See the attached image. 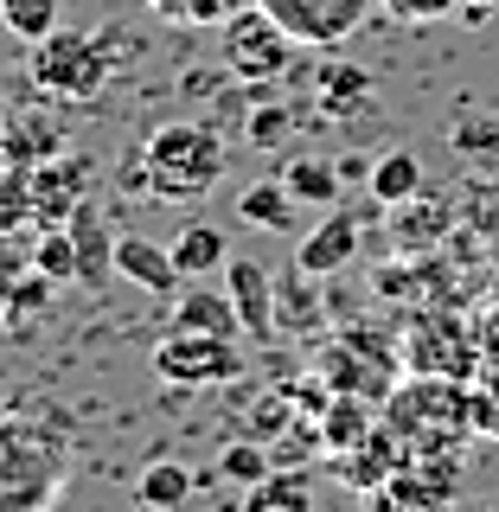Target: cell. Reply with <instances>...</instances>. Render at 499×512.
I'll list each match as a JSON object with an SVG mask.
<instances>
[{
  "instance_id": "cell-1",
  "label": "cell",
  "mask_w": 499,
  "mask_h": 512,
  "mask_svg": "<svg viewBox=\"0 0 499 512\" xmlns=\"http://www.w3.org/2000/svg\"><path fill=\"white\" fill-rule=\"evenodd\" d=\"M378 423L404 442V455H461V442H474V391L468 378H423L404 372L391 384V397L378 404Z\"/></svg>"
},
{
  "instance_id": "cell-2",
  "label": "cell",
  "mask_w": 499,
  "mask_h": 512,
  "mask_svg": "<svg viewBox=\"0 0 499 512\" xmlns=\"http://www.w3.org/2000/svg\"><path fill=\"white\" fill-rule=\"evenodd\" d=\"M224 135L212 122H160L148 141H141V154L122 167V180L135 192H154V199H205L218 180H224Z\"/></svg>"
},
{
  "instance_id": "cell-3",
  "label": "cell",
  "mask_w": 499,
  "mask_h": 512,
  "mask_svg": "<svg viewBox=\"0 0 499 512\" xmlns=\"http://www.w3.org/2000/svg\"><path fill=\"white\" fill-rule=\"evenodd\" d=\"M109 71H116L109 32H77V26H58L26 58V77L45 103H96L109 90Z\"/></svg>"
},
{
  "instance_id": "cell-4",
  "label": "cell",
  "mask_w": 499,
  "mask_h": 512,
  "mask_svg": "<svg viewBox=\"0 0 499 512\" xmlns=\"http://www.w3.org/2000/svg\"><path fill=\"white\" fill-rule=\"evenodd\" d=\"M397 359H404V372H423V378H474L487 365L480 320H468L455 301H423L404 327V340H397Z\"/></svg>"
},
{
  "instance_id": "cell-5",
  "label": "cell",
  "mask_w": 499,
  "mask_h": 512,
  "mask_svg": "<svg viewBox=\"0 0 499 512\" xmlns=\"http://www.w3.org/2000/svg\"><path fill=\"white\" fill-rule=\"evenodd\" d=\"M154 372L180 391H205V384H231L244 378V346L218 340V333H160L154 340Z\"/></svg>"
},
{
  "instance_id": "cell-6",
  "label": "cell",
  "mask_w": 499,
  "mask_h": 512,
  "mask_svg": "<svg viewBox=\"0 0 499 512\" xmlns=\"http://www.w3.org/2000/svg\"><path fill=\"white\" fill-rule=\"evenodd\" d=\"M455 493H461V461L455 455H416L384 480V487L359 493V512H448Z\"/></svg>"
},
{
  "instance_id": "cell-7",
  "label": "cell",
  "mask_w": 499,
  "mask_h": 512,
  "mask_svg": "<svg viewBox=\"0 0 499 512\" xmlns=\"http://www.w3.org/2000/svg\"><path fill=\"white\" fill-rule=\"evenodd\" d=\"M301 52H340V45L378 13V0H256Z\"/></svg>"
},
{
  "instance_id": "cell-8",
  "label": "cell",
  "mask_w": 499,
  "mask_h": 512,
  "mask_svg": "<svg viewBox=\"0 0 499 512\" xmlns=\"http://www.w3.org/2000/svg\"><path fill=\"white\" fill-rule=\"evenodd\" d=\"M218 32H224V71L244 77V84H276L288 64H295V52H301V45L288 39L263 7H244L237 20H224Z\"/></svg>"
},
{
  "instance_id": "cell-9",
  "label": "cell",
  "mask_w": 499,
  "mask_h": 512,
  "mask_svg": "<svg viewBox=\"0 0 499 512\" xmlns=\"http://www.w3.org/2000/svg\"><path fill=\"white\" fill-rule=\"evenodd\" d=\"M384 231H391L397 256H429V250L455 244L461 205H455V199H429V192H416V199H404V205H384Z\"/></svg>"
},
{
  "instance_id": "cell-10",
  "label": "cell",
  "mask_w": 499,
  "mask_h": 512,
  "mask_svg": "<svg viewBox=\"0 0 499 512\" xmlns=\"http://www.w3.org/2000/svg\"><path fill=\"white\" fill-rule=\"evenodd\" d=\"M352 256H359V212L333 205V212L320 218L314 231H301V244H295V269H301V276H333V269H346Z\"/></svg>"
},
{
  "instance_id": "cell-11",
  "label": "cell",
  "mask_w": 499,
  "mask_h": 512,
  "mask_svg": "<svg viewBox=\"0 0 499 512\" xmlns=\"http://www.w3.org/2000/svg\"><path fill=\"white\" fill-rule=\"evenodd\" d=\"M404 461H410V455H404V442H397L384 423H372L352 448H340V455H333V474H340L352 493H372V487H384V480L404 468Z\"/></svg>"
},
{
  "instance_id": "cell-12",
  "label": "cell",
  "mask_w": 499,
  "mask_h": 512,
  "mask_svg": "<svg viewBox=\"0 0 499 512\" xmlns=\"http://www.w3.org/2000/svg\"><path fill=\"white\" fill-rule=\"evenodd\" d=\"M224 295L237 301L244 340L263 346L269 333H276V282L263 276V263H250V256H231V263H224Z\"/></svg>"
},
{
  "instance_id": "cell-13",
  "label": "cell",
  "mask_w": 499,
  "mask_h": 512,
  "mask_svg": "<svg viewBox=\"0 0 499 512\" xmlns=\"http://www.w3.org/2000/svg\"><path fill=\"white\" fill-rule=\"evenodd\" d=\"M84 186H90V160L84 154H58L32 173V218L52 224V218H71L84 205Z\"/></svg>"
},
{
  "instance_id": "cell-14",
  "label": "cell",
  "mask_w": 499,
  "mask_h": 512,
  "mask_svg": "<svg viewBox=\"0 0 499 512\" xmlns=\"http://www.w3.org/2000/svg\"><path fill=\"white\" fill-rule=\"evenodd\" d=\"M448 148L461 154V167H468V173L499 180V116H493V109L455 103V116H448Z\"/></svg>"
},
{
  "instance_id": "cell-15",
  "label": "cell",
  "mask_w": 499,
  "mask_h": 512,
  "mask_svg": "<svg viewBox=\"0 0 499 512\" xmlns=\"http://www.w3.org/2000/svg\"><path fill=\"white\" fill-rule=\"evenodd\" d=\"M167 327L173 333H218V340H237V333H244V320H237V301L231 295H218L212 282H199V288H186V295L173 301Z\"/></svg>"
},
{
  "instance_id": "cell-16",
  "label": "cell",
  "mask_w": 499,
  "mask_h": 512,
  "mask_svg": "<svg viewBox=\"0 0 499 512\" xmlns=\"http://www.w3.org/2000/svg\"><path fill=\"white\" fill-rule=\"evenodd\" d=\"M237 218L244 224H263V231L276 237H295L301 231V212H295V192H288V180H256L237 192Z\"/></svg>"
},
{
  "instance_id": "cell-17",
  "label": "cell",
  "mask_w": 499,
  "mask_h": 512,
  "mask_svg": "<svg viewBox=\"0 0 499 512\" xmlns=\"http://www.w3.org/2000/svg\"><path fill=\"white\" fill-rule=\"evenodd\" d=\"M237 512H314V480L301 468H269L256 487H244Z\"/></svg>"
},
{
  "instance_id": "cell-18",
  "label": "cell",
  "mask_w": 499,
  "mask_h": 512,
  "mask_svg": "<svg viewBox=\"0 0 499 512\" xmlns=\"http://www.w3.org/2000/svg\"><path fill=\"white\" fill-rule=\"evenodd\" d=\"M167 250H173V269H180V276H199V282H212L218 269L231 263V244H224L218 224H186Z\"/></svg>"
},
{
  "instance_id": "cell-19",
  "label": "cell",
  "mask_w": 499,
  "mask_h": 512,
  "mask_svg": "<svg viewBox=\"0 0 499 512\" xmlns=\"http://www.w3.org/2000/svg\"><path fill=\"white\" fill-rule=\"evenodd\" d=\"M116 269L128 282H141V288H154V295H173V282H180V269H173V250H154L148 237H116Z\"/></svg>"
},
{
  "instance_id": "cell-20",
  "label": "cell",
  "mask_w": 499,
  "mask_h": 512,
  "mask_svg": "<svg viewBox=\"0 0 499 512\" xmlns=\"http://www.w3.org/2000/svg\"><path fill=\"white\" fill-rule=\"evenodd\" d=\"M314 96H320V109H327L333 122H346V116H359V103H372V77L352 71V64H320Z\"/></svg>"
},
{
  "instance_id": "cell-21",
  "label": "cell",
  "mask_w": 499,
  "mask_h": 512,
  "mask_svg": "<svg viewBox=\"0 0 499 512\" xmlns=\"http://www.w3.org/2000/svg\"><path fill=\"white\" fill-rule=\"evenodd\" d=\"M365 186H372V199L378 205H404L423 192V167H416V154L410 148H384L372 160V173H365Z\"/></svg>"
},
{
  "instance_id": "cell-22",
  "label": "cell",
  "mask_w": 499,
  "mask_h": 512,
  "mask_svg": "<svg viewBox=\"0 0 499 512\" xmlns=\"http://www.w3.org/2000/svg\"><path fill=\"white\" fill-rule=\"evenodd\" d=\"M0 26L20 45H39L64 26V0H0Z\"/></svg>"
},
{
  "instance_id": "cell-23",
  "label": "cell",
  "mask_w": 499,
  "mask_h": 512,
  "mask_svg": "<svg viewBox=\"0 0 499 512\" xmlns=\"http://www.w3.org/2000/svg\"><path fill=\"white\" fill-rule=\"evenodd\" d=\"M141 506H154V512H180L192 500V474H186V461H154L148 474H141Z\"/></svg>"
},
{
  "instance_id": "cell-24",
  "label": "cell",
  "mask_w": 499,
  "mask_h": 512,
  "mask_svg": "<svg viewBox=\"0 0 499 512\" xmlns=\"http://www.w3.org/2000/svg\"><path fill=\"white\" fill-rule=\"evenodd\" d=\"M461 218H468L474 237H487V244H499V180H487V173H474L468 192H455Z\"/></svg>"
},
{
  "instance_id": "cell-25",
  "label": "cell",
  "mask_w": 499,
  "mask_h": 512,
  "mask_svg": "<svg viewBox=\"0 0 499 512\" xmlns=\"http://www.w3.org/2000/svg\"><path fill=\"white\" fill-rule=\"evenodd\" d=\"M288 192H295V205H340V167H327V160H295L288 167Z\"/></svg>"
},
{
  "instance_id": "cell-26",
  "label": "cell",
  "mask_w": 499,
  "mask_h": 512,
  "mask_svg": "<svg viewBox=\"0 0 499 512\" xmlns=\"http://www.w3.org/2000/svg\"><path fill=\"white\" fill-rule=\"evenodd\" d=\"M148 7L160 20H173V26H224L244 7H256V0H148Z\"/></svg>"
},
{
  "instance_id": "cell-27",
  "label": "cell",
  "mask_w": 499,
  "mask_h": 512,
  "mask_svg": "<svg viewBox=\"0 0 499 512\" xmlns=\"http://www.w3.org/2000/svg\"><path fill=\"white\" fill-rule=\"evenodd\" d=\"M468 391H474V436L499 442V359L480 365V372L468 378Z\"/></svg>"
},
{
  "instance_id": "cell-28",
  "label": "cell",
  "mask_w": 499,
  "mask_h": 512,
  "mask_svg": "<svg viewBox=\"0 0 499 512\" xmlns=\"http://www.w3.org/2000/svg\"><path fill=\"white\" fill-rule=\"evenodd\" d=\"M32 218V173H0V237Z\"/></svg>"
},
{
  "instance_id": "cell-29",
  "label": "cell",
  "mask_w": 499,
  "mask_h": 512,
  "mask_svg": "<svg viewBox=\"0 0 499 512\" xmlns=\"http://www.w3.org/2000/svg\"><path fill=\"white\" fill-rule=\"evenodd\" d=\"M224 474L231 480H244V487H256V480H263L269 468H276V455H269V448H256V442H231L224 448V461H218Z\"/></svg>"
},
{
  "instance_id": "cell-30",
  "label": "cell",
  "mask_w": 499,
  "mask_h": 512,
  "mask_svg": "<svg viewBox=\"0 0 499 512\" xmlns=\"http://www.w3.org/2000/svg\"><path fill=\"white\" fill-rule=\"evenodd\" d=\"M288 135H295V109H288V103H263L250 116V141H256V148H282Z\"/></svg>"
},
{
  "instance_id": "cell-31",
  "label": "cell",
  "mask_w": 499,
  "mask_h": 512,
  "mask_svg": "<svg viewBox=\"0 0 499 512\" xmlns=\"http://www.w3.org/2000/svg\"><path fill=\"white\" fill-rule=\"evenodd\" d=\"M391 20L404 26H429V20H448V13H461V0H378Z\"/></svg>"
},
{
  "instance_id": "cell-32",
  "label": "cell",
  "mask_w": 499,
  "mask_h": 512,
  "mask_svg": "<svg viewBox=\"0 0 499 512\" xmlns=\"http://www.w3.org/2000/svg\"><path fill=\"white\" fill-rule=\"evenodd\" d=\"M493 7H499V0H461V13H468V20H487Z\"/></svg>"
},
{
  "instance_id": "cell-33",
  "label": "cell",
  "mask_w": 499,
  "mask_h": 512,
  "mask_svg": "<svg viewBox=\"0 0 499 512\" xmlns=\"http://www.w3.org/2000/svg\"><path fill=\"white\" fill-rule=\"evenodd\" d=\"M487 308H499V263H493V276H487Z\"/></svg>"
},
{
  "instance_id": "cell-34",
  "label": "cell",
  "mask_w": 499,
  "mask_h": 512,
  "mask_svg": "<svg viewBox=\"0 0 499 512\" xmlns=\"http://www.w3.org/2000/svg\"><path fill=\"white\" fill-rule=\"evenodd\" d=\"M480 512H499V500H487V506H480Z\"/></svg>"
}]
</instances>
